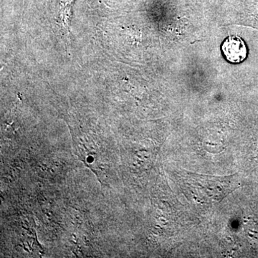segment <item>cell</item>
Segmentation results:
<instances>
[{
    "label": "cell",
    "instance_id": "6da1fadb",
    "mask_svg": "<svg viewBox=\"0 0 258 258\" xmlns=\"http://www.w3.org/2000/svg\"><path fill=\"white\" fill-rule=\"evenodd\" d=\"M225 58L232 63H240L247 56V48L243 40L239 36H230L225 39L222 45Z\"/></svg>",
    "mask_w": 258,
    "mask_h": 258
}]
</instances>
